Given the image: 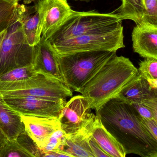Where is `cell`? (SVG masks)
Here are the masks:
<instances>
[{
  "mask_svg": "<svg viewBox=\"0 0 157 157\" xmlns=\"http://www.w3.org/2000/svg\"><path fill=\"white\" fill-rule=\"evenodd\" d=\"M27 8L17 2L0 0V33L23 17Z\"/></svg>",
  "mask_w": 157,
  "mask_h": 157,
  "instance_id": "obj_19",
  "label": "cell"
},
{
  "mask_svg": "<svg viewBox=\"0 0 157 157\" xmlns=\"http://www.w3.org/2000/svg\"><path fill=\"white\" fill-rule=\"evenodd\" d=\"M106 130L121 145L126 155L157 157V140L140 121L130 103L115 97L96 111Z\"/></svg>",
  "mask_w": 157,
  "mask_h": 157,
  "instance_id": "obj_1",
  "label": "cell"
},
{
  "mask_svg": "<svg viewBox=\"0 0 157 157\" xmlns=\"http://www.w3.org/2000/svg\"><path fill=\"white\" fill-rule=\"evenodd\" d=\"M147 80L148 82L150 89H155L157 90V79H148Z\"/></svg>",
  "mask_w": 157,
  "mask_h": 157,
  "instance_id": "obj_33",
  "label": "cell"
},
{
  "mask_svg": "<svg viewBox=\"0 0 157 157\" xmlns=\"http://www.w3.org/2000/svg\"><path fill=\"white\" fill-rule=\"evenodd\" d=\"M5 1H8V2H18V0H5Z\"/></svg>",
  "mask_w": 157,
  "mask_h": 157,
  "instance_id": "obj_35",
  "label": "cell"
},
{
  "mask_svg": "<svg viewBox=\"0 0 157 157\" xmlns=\"http://www.w3.org/2000/svg\"><path fill=\"white\" fill-rule=\"evenodd\" d=\"M0 157H32L16 140H7L0 149Z\"/></svg>",
  "mask_w": 157,
  "mask_h": 157,
  "instance_id": "obj_22",
  "label": "cell"
},
{
  "mask_svg": "<svg viewBox=\"0 0 157 157\" xmlns=\"http://www.w3.org/2000/svg\"><path fill=\"white\" fill-rule=\"evenodd\" d=\"M142 103L148 107L153 112L154 118L157 123V90L150 89L147 96L143 100Z\"/></svg>",
  "mask_w": 157,
  "mask_h": 157,
  "instance_id": "obj_27",
  "label": "cell"
},
{
  "mask_svg": "<svg viewBox=\"0 0 157 157\" xmlns=\"http://www.w3.org/2000/svg\"><path fill=\"white\" fill-rule=\"evenodd\" d=\"M0 128L9 140H16L26 131L21 114L6 103L1 94Z\"/></svg>",
  "mask_w": 157,
  "mask_h": 157,
  "instance_id": "obj_14",
  "label": "cell"
},
{
  "mask_svg": "<svg viewBox=\"0 0 157 157\" xmlns=\"http://www.w3.org/2000/svg\"><path fill=\"white\" fill-rule=\"evenodd\" d=\"M0 94L3 98L30 96L57 101H65L73 95L64 83L40 73L25 80L0 84Z\"/></svg>",
  "mask_w": 157,
  "mask_h": 157,
  "instance_id": "obj_5",
  "label": "cell"
},
{
  "mask_svg": "<svg viewBox=\"0 0 157 157\" xmlns=\"http://www.w3.org/2000/svg\"><path fill=\"white\" fill-rule=\"evenodd\" d=\"M139 73L146 80L157 79V59L145 58L139 63Z\"/></svg>",
  "mask_w": 157,
  "mask_h": 157,
  "instance_id": "obj_24",
  "label": "cell"
},
{
  "mask_svg": "<svg viewBox=\"0 0 157 157\" xmlns=\"http://www.w3.org/2000/svg\"><path fill=\"white\" fill-rule=\"evenodd\" d=\"M148 82L139 73L118 95L119 97L129 103H142L150 92Z\"/></svg>",
  "mask_w": 157,
  "mask_h": 157,
  "instance_id": "obj_18",
  "label": "cell"
},
{
  "mask_svg": "<svg viewBox=\"0 0 157 157\" xmlns=\"http://www.w3.org/2000/svg\"><path fill=\"white\" fill-rule=\"evenodd\" d=\"M121 5L116 13L122 20L130 19L140 24L144 11V0H121Z\"/></svg>",
  "mask_w": 157,
  "mask_h": 157,
  "instance_id": "obj_20",
  "label": "cell"
},
{
  "mask_svg": "<svg viewBox=\"0 0 157 157\" xmlns=\"http://www.w3.org/2000/svg\"><path fill=\"white\" fill-rule=\"evenodd\" d=\"M7 140L8 139L4 133L0 128V149L5 144Z\"/></svg>",
  "mask_w": 157,
  "mask_h": 157,
  "instance_id": "obj_32",
  "label": "cell"
},
{
  "mask_svg": "<svg viewBox=\"0 0 157 157\" xmlns=\"http://www.w3.org/2000/svg\"><path fill=\"white\" fill-rule=\"evenodd\" d=\"M91 135L110 157L126 156L123 147L106 130L97 116L91 125Z\"/></svg>",
  "mask_w": 157,
  "mask_h": 157,
  "instance_id": "obj_15",
  "label": "cell"
},
{
  "mask_svg": "<svg viewBox=\"0 0 157 157\" xmlns=\"http://www.w3.org/2000/svg\"><path fill=\"white\" fill-rule=\"evenodd\" d=\"M6 29L5 30V31H3L2 33H0V50H1V45H2L3 40L5 35L6 33Z\"/></svg>",
  "mask_w": 157,
  "mask_h": 157,
  "instance_id": "obj_34",
  "label": "cell"
},
{
  "mask_svg": "<svg viewBox=\"0 0 157 157\" xmlns=\"http://www.w3.org/2000/svg\"><path fill=\"white\" fill-rule=\"evenodd\" d=\"M93 122L76 133L67 135L62 151L68 153L72 157H94L89 142Z\"/></svg>",
  "mask_w": 157,
  "mask_h": 157,
  "instance_id": "obj_16",
  "label": "cell"
},
{
  "mask_svg": "<svg viewBox=\"0 0 157 157\" xmlns=\"http://www.w3.org/2000/svg\"><path fill=\"white\" fill-rule=\"evenodd\" d=\"M75 1H90V0H75Z\"/></svg>",
  "mask_w": 157,
  "mask_h": 157,
  "instance_id": "obj_36",
  "label": "cell"
},
{
  "mask_svg": "<svg viewBox=\"0 0 157 157\" xmlns=\"http://www.w3.org/2000/svg\"><path fill=\"white\" fill-rule=\"evenodd\" d=\"M89 142L94 157H110L99 145L92 138L91 135L90 137Z\"/></svg>",
  "mask_w": 157,
  "mask_h": 157,
  "instance_id": "obj_29",
  "label": "cell"
},
{
  "mask_svg": "<svg viewBox=\"0 0 157 157\" xmlns=\"http://www.w3.org/2000/svg\"><path fill=\"white\" fill-rule=\"evenodd\" d=\"M42 16L41 37L47 40L64 23L73 10L66 0H32Z\"/></svg>",
  "mask_w": 157,
  "mask_h": 157,
  "instance_id": "obj_10",
  "label": "cell"
},
{
  "mask_svg": "<svg viewBox=\"0 0 157 157\" xmlns=\"http://www.w3.org/2000/svg\"><path fill=\"white\" fill-rule=\"evenodd\" d=\"M50 44L58 54L97 50L116 52L125 47L123 28L113 32L88 34Z\"/></svg>",
  "mask_w": 157,
  "mask_h": 157,
  "instance_id": "obj_7",
  "label": "cell"
},
{
  "mask_svg": "<svg viewBox=\"0 0 157 157\" xmlns=\"http://www.w3.org/2000/svg\"><path fill=\"white\" fill-rule=\"evenodd\" d=\"M140 121L142 124L148 130L151 134L157 140V123L155 120H147L141 118L140 116Z\"/></svg>",
  "mask_w": 157,
  "mask_h": 157,
  "instance_id": "obj_30",
  "label": "cell"
},
{
  "mask_svg": "<svg viewBox=\"0 0 157 157\" xmlns=\"http://www.w3.org/2000/svg\"><path fill=\"white\" fill-rule=\"evenodd\" d=\"M25 130L40 149L47 144L52 135L61 128L59 119L21 115Z\"/></svg>",
  "mask_w": 157,
  "mask_h": 157,
  "instance_id": "obj_12",
  "label": "cell"
},
{
  "mask_svg": "<svg viewBox=\"0 0 157 157\" xmlns=\"http://www.w3.org/2000/svg\"><path fill=\"white\" fill-rule=\"evenodd\" d=\"M17 140L31 155L32 157H41L40 149L26 132L19 135Z\"/></svg>",
  "mask_w": 157,
  "mask_h": 157,
  "instance_id": "obj_26",
  "label": "cell"
},
{
  "mask_svg": "<svg viewBox=\"0 0 157 157\" xmlns=\"http://www.w3.org/2000/svg\"><path fill=\"white\" fill-rule=\"evenodd\" d=\"M35 11L32 14L30 8L27 7L22 19V27L26 38L29 45L35 46L39 43L41 37L42 16L39 8L34 6Z\"/></svg>",
  "mask_w": 157,
  "mask_h": 157,
  "instance_id": "obj_17",
  "label": "cell"
},
{
  "mask_svg": "<svg viewBox=\"0 0 157 157\" xmlns=\"http://www.w3.org/2000/svg\"><path fill=\"white\" fill-rule=\"evenodd\" d=\"M130 104L134 108L141 118L145 120H155L152 111L144 103L133 102Z\"/></svg>",
  "mask_w": 157,
  "mask_h": 157,
  "instance_id": "obj_28",
  "label": "cell"
},
{
  "mask_svg": "<svg viewBox=\"0 0 157 157\" xmlns=\"http://www.w3.org/2000/svg\"><path fill=\"white\" fill-rule=\"evenodd\" d=\"M37 73L33 64L17 67L0 76V84L25 80Z\"/></svg>",
  "mask_w": 157,
  "mask_h": 157,
  "instance_id": "obj_21",
  "label": "cell"
},
{
  "mask_svg": "<svg viewBox=\"0 0 157 157\" xmlns=\"http://www.w3.org/2000/svg\"><path fill=\"white\" fill-rule=\"evenodd\" d=\"M33 65L38 73L64 83L58 54L51 44L42 37L34 46Z\"/></svg>",
  "mask_w": 157,
  "mask_h": 157,
  "instance_id": "obj_11",
  "label": "cell"
},
{
  "mask_svg": "<svg viewBox=\"0 0 157 157\" xmlns=\"http://www.w3.org/2000/svg\"><path fill=\"white\" fill-rule=\"evenodd\" d=\"M41 157H71V155L68 153L59 150H53V151H43L41 152Z\"/></svg>",
  "mask_w": 157,
  "mask_h": 157,
  "instance_id": "obj_31",
  "label": "cell"
},
{
  "mask_svg": "<svg viewBox=\"0 0 157 157\" xmlns=\"http://www.w3.org/2000/svg\"><path fill=\"white\" fill-rule=\"evenodd\" d=\"M134 51L143 58L157 59V28L136 25L132 33Z\"/></svg>",
  "mask_w": 157,
  "mask_h": 157,
  "instance_id": "obj_13",
  "label": "cell"
},
{
  "mask_svg": "<svg viewBox=\"0 0 157 157\" xmlns=\"http://www.w3.org/2000/svg\"><path fill=\"white\" fill-rule=\"evenodd\" d=\"M116 52L108 50L77 52L58 54L64 84L80 92Z\"/></svg>",
  "mask_w": 157,
  "mask_h": 157,
  "instance_id": "obj_3",
  "label": "cell"
},
{
  "mask_svg": "<svg viewBox=\"0 0 157 157\" xmlns=\"http://www.w3.org/2000/svg\"><path fill=\"white\" fill-rule=\"evenodd\" d=\"M138 74V69L129 58L115 53L79 93L87 100L90 108L97 111L116 97Z\"/></svg>",
  "mask_w": 157,
  "mask_h": 157,
  "instance_id": "obj_2",
  "label": "cell"
},
{
  "mask_svg": "<svg viewBox=\"0 0 157 157\" xmlns=\"http://www.w3.org/2000/svg\"><path fill=\"white\" fill-rule=\"evenodd\" d=\"M21 1V0H18V1Z\"/></svg>",
  "mask_w": 157,
  "mask_h": 157,
  "instance_id": "obj_37",
  "label": "cell"
},
{
  "mask_svg": "<svg viewBox=\"0 0 157 157\" xmlns=\"http://www.w3.org/2000/svg\"><path fill=\"white\" fill-rule=\"evenodd\" d=\"M3 98L11 108L21 115L58 119L66 102V100L57 101L30 96H14Z\"/></svg>",
  "mask_w": 157,
  "mask_h": 157,
  "instance_id": "obj_9",
  "label": "cell"
},
{
  "mask_svg": "<svg viewBox=\"0 0 157 157\" xmlns=\"http://www.w3.org/2000/svg\"><path fill=\"white\" fill-rule=\"evenodd\" d=\"M122 28V20L116 14L74 11L46 40L52 44L88 34L113 32Z\"/></svg>",
  "mask_w": 157,
  "mask_h": 157,
  "instance_id": "obj_4",
  "label": "cell"
},
{
  "mask_svg": "<svg viewBox=\"0 0 157 157\" xmlns=\"http://www.w3.org/2000/svg\"><path fill=\"white\" fill-rule=\"evenodd\" d=\"M25 14L6 29L0 50V76L14 68L33 64L34 46L28 42L22 27Z\"/></svg>",
  "mask_w": 157,
  "mask_h": 157,
  "instance_id": "obj_6",
  "label": "cell"
},
{
  "mask_svg": "<svg viewBox=\"0 0 157 157\" xmlns=\"http://www.w3.org/2000/svg\"><path fill=\"white\" fill-rule=\"evenodd\" d=\"M67 135V134L61 129L57 130L50 137L44 147L42 149H40V152L53 150L62 151L63 146L65 144Z\"/></svg>",
  "mask_w": 157,
  "mask_h": 157,
  "instance_id": "obj_25",
  "label": "cell"
},
{
  "mask_svg": "<svg viewBox=\"0 0 157 157\" xmlns=\"http://www.w3.org/2000/svg\"><path fill=\"white\" fill-rule=\"evenodd\" d=\"M91 109L87 100L82 95L71 98L64 104L59 117L62 130L66 134L72 135L87 127L96 117Z\"/></svg>",
  "mask_w": 157,
  "mask_h": 157,
  "instance_id": "obj_8",
  "label": "cell"
},
{
  "mask_svg": "<svg viewBox=\"0 0 157 157\" xmlns=\"http://www.w3.org/2000/svg\"><path fill=\"white\" fill-rule=\"evenodd\" d=\"M144 11L140 24L157 28V0H144Z\"/></svg>",
  "mask_w": 157,
  "mask_h": 157,
  "instance_id": "obj_23",
  "label": "cell"
}]
</instances>
